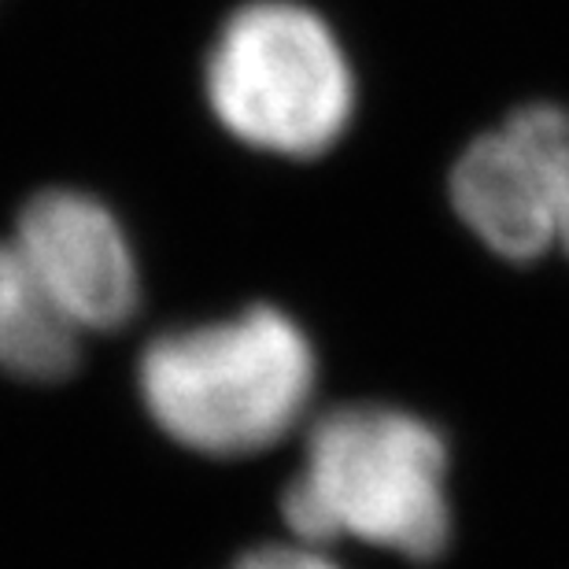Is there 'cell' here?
<instances>
[{
	"label": "cell",
	"mask_w": 569,
	"mask_h": 569,
	"mask_svg": "<svg viewBox=\"0 0 569 569\" xmlns=\"http://www.w3.org/2000/svg\"><path fill=\"white\" fill-rule=\"evenodd\" d=\"M281 510L296 540L315 548L359 540L429 562L451 537L448 448L400 407H337L307 432L303 466Z\"/></svg>",
	"instance_id": "1"
},
{
	"label": "cell",
	"mask_w": 569,
	"mask_h": 569,
	"mask_svg": "<svg viewBox=\"0 0 569 569\" xmlns=\"http://www.w3.org/2000/svg\"><path fill=\"white\" fill-rule=\"evenodd\" d=\"M141 400L156 426L214 459L274 448L315 392L311 340L278 307L156 337L144 348Z\"/></svg>",
	"instance_id": "2"
},
{
	"label": "cell",
	"mask_w": 569,
	"mask_h": 569,
	"mask_svg": "<svg viewBox=\"0 0 569 569\" xmlns=\"http://www.w3.org/2000/svg\"><path fill=\"white\" fill-rule=\"evenodd\" d=\"M208 100L237 141L315 159L348 130L356 78L322 16L292 0H256L237 8L214 41Z\"/></svg>",
	"instance_id": "3"
},
{
	"label": "cell",
	"mask_w": 569,
	"mask_h": 569,
	"mask_svg": "<svg viewBox=\"0 0 569 569\" xmlns=\"http://www.w3.org/2000/svg\"><path fill=\"white\" fill-rule=\"evenodd\" d=\"M569 111L526 104L466 144L451 170V203L496 256L529 263L559 248L562 152Z\"/></svg>",
	"instance_id": "4"
},
{
	"label": "cell",
	"mask_w": 569,
	"mask_h": 569,
	"mask_svg": "<svg viewBox=\"0 0 569 569\" xmlns=\"http://www.w3.org/2000/svg\"><path fill=\"white\" fill-rule=\"evenodd\" d=\"M16 248L78 329H119L138 311V263L104 203L78 189L38 192Z\"/></svg>",
	"instance_id": "5"
},
{
	"label": "cell",
	"mask_w": 569,
	"mask_h": 569,
	"mask_svg": "<svg viewBox=\"0 0 569 569\" xmlns=\"http://www.w3.org/2000/svg\"><path fill=\"white\" fill-rule=\"evenodd\" d=\"M82 329L52 300L22 252L0 244V370L27 381H60L78 367Z\"/></svg>",
	"instance_id": "6"
},
{
	"label": "cell",
	"mask_w": 569,
	"mask_h": 569,
	"mask_svg": "<svg viewBox=\"0 0 569 569\" xmlns=\"http://www.w3.org/2000/svg\"><path fill=\"white\" fill-rule=\"evenodd\" d=\"M230 569H340L326 559L315 543H263V548L244 551Z\"/></svg>",
	"instance_id": "7"
},
{
	"label": "cell",
	"mask_w": 569,
	"mask_h": 569,
	"mask_svg": "<svg viewBox=\"0 0 569 569\" xmlns=\"http://www.w3.org/2000/svg\"><path fill=\"white\" fill-rule=\"evenodd\" d=\"M559 248L569 252V133L562 152V208H559Z\"/></svg>",
	"instance_id": "8"
}]
</instances>
